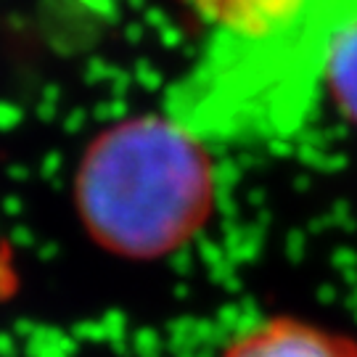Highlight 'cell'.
<instances>
[{
	"mask_svg": "<svg viewBox=\"0 0 357 357\" xmlns=\"http://www.w3.org/2000/svg\"><path fill=\"white\" fill-rule=\"evenodd\" d=\"M75 196L96 241L146 259L183 246L204 225L215 204V172L199 132L178 116H143L90 146Z\"/></svg>",
	"mask_w": 357,
	"mask_h": 357,
	"instance_id": "obj_1",
	"label": "cell"
},
{
	"mask_svg": "<svg viewBox=\"0 0 357 357\" xmlns=\"http://www.w3.org/2000/svg\"><path fill=\"white\" fill-rule=\"evenodd\" d=\"M352 0H302L262 26L212 32L180 85L175 114L193 132L278 135L296 128L323 88L326 51Z\"/></svg>",
	"mask_w": 357,
	"mask_h": 357,
	"instance_id": "obj_2",
	"label": "cell"
},
{
	"mask_svg": "<svg viewBox=\"0 0 357 357\" xmlns=\"http://www.w3.org/2000/svg\"><path fill=\"white\" fill-rule=\"evenodd\" d=\"M212 32H238L268 24L296 8L302 0H183Z\"/></svg>",
	"mask_w": 357,
	"mask_h": 357,
	"instance_id": "obj_5",
	"label": "cell"
},
{
	"mask_svg": "<svg viewBox=\"0 0 357 357\" xmlns=\"http://www.w3.org/2000/svg\"><path fill=\"white\" fill-rule=\"evenodd\" d=\"M225 357H357V347L318 326L275 318L243 331L225 349Z\"/></svg>",
	"mask_w": 357,
	"mask_h": 357,
	"instance_id": "obj_3",
	"label": "cell"
},
{
	"mask_svg": "<svg viewBox=\"0 0 357 357\" xmlns=\"http://www.w3.org/2000/svg\"><path fill=\"white\" fill-rule=\"evenodd\" d=\"M323 88L342 114L357 125V0L347 6L333 26L323 66Z\"/></svg>",
	"mask_w": 357,
	"mask_h": 357,
	"instance_id": "obj_4",
	"label": "cell"
}]
</instances>
